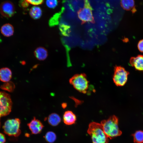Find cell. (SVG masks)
Here are the masks:
<instances>
[{
  "label": "cell",
  "instance_id": "cell-1",
  "mask_svg": "<svg viewBox=\"0 0 143 143\" xmlns=\"http://www.w3.org/2000/svg\"><path fill=\"white\" fill-rule=\"evenodd\" d=\"M101 124L105 133L109 139L114 138L120 136L122 134L118 127V118L115 115H112L107 119L102 120Z\"/></svg>",
  "mask_w": 143,
  "mask_h": 143
},
{
  "label": "cell",
  "instance_id": "cell-2",
  "mask_svg": "<svg viewBox=\"0 0 143 143\" xmlns=\"http://www.w3.org/2000/svg\"><path fill=\"white\" fill-rule=\"evenodd\" d=\"M87 133L91 136L92 143H108L109 139L101 124L95 122L89 124Z\"/></svg>",
  "mask_w": 143,
  "mask_h": 143
},
{
  "label": "cell",
  "instance_id": "cell-3",
  "mask_svg": "<svg viewBox=\"0 0 143 143\" xmlns=\"http://www.w3.org/2000/svg\"><path fill=\"white\" fill-rule=\"evenodd\" d=\"M70 83L79 92L85 93L89 87V81L86 74L84 73L74 75L69 80Z\"/></svg>",
  "mask_w": 143,
  "mask_h": 143
},
{
  "label": "cell",
  "instance_id": "cell-4",
  "mask_svg": "<svg viewBox=\"0 0 143 143\" xmlns=\"http://www.w3.org/2000/svg\"><path fill=\"white\" fill-rule=\"evenodd\" d=\"M20 123V121L18 118L7 120L3 126L5 133L9 136H18L21 133Z\"/></svg>",
  "mask_w": 143,
  "mask_h": 143
},
{
  "label": "cell",
  "instance_id": "cell-5",
  "mask_svg": "<svg viewBox=\"0 0 143 143\" xmlns=\"http://www.w3.org/2000/svg\"><path fill=\"white\" fill-rule=\"evenodd\" d=\"M77 13L78 17L81 21L82 24L87 22L94 23L92 8L88 0H84V7L80 8Z\"/></svg>",
  "mask_w": 143,
  "mask_h": 143
},
{
  "label": "cell",
  "instance_id": "cell-6",
  "mask_svg": "<svg viewBox=\"0 0 143 143\" xmlns=\"http://www.w3.org/2000/svg\"><path fill=\"white\" fill-rule=\"evenodd\" d=\"M12 105L10 95L5 92L0 91V117L9 114L11 111Z\"/></svg>",
  "mask_w": 143,
  "mask_h": 143
},
{
  "label": "cell",
  "instance_id": "cell-7",
  "mask_svg": "<svg viewBox=\"0 0 143 143\" xmlns=\"http://www.w3.org/2000/svg\"><path fill=\"white\" fill-rule=\"evenodd\" d=\"M114 71L113 80L114 83L118 86H124L127 82L129 73L120 66H116Z\"/></svg>",
  "mask_w": 143,
  "mask_h": 143
},
{
  "label": "cell",
  "instance_id": "cell-8",
  "mask_svg": "<svg viewBox=\"0 0 143 143\" xmlns=\"http://www.w3.org/2000/svg\"><path fill=\"white\" fill-rule=\"evenodd\" d=\"M13 4L10 1H5L0 5V13L3 17L7 18L11 17L15 13Z\"/></svg>",
  "mask_w": 143,
  "mask_h": 143
},
{
  "label": "cell",
  "instance_id": "cell-9",
  "mask_svg": "<svg viewBox=\"0 0 143 143\" xmlns=\"http://www.w3.org/2000/svg\"><path fill=\"white\" fill-rule=\"evenodd\" d=\"M27 125L32 133L35 135L40 133L44 127L41 122L35 117L27 124Z\"/></svg>",
  "mask_w": 143,
  "mask_h": 143
},
{
  "label": "cell",
  "instance_id": "cell-10",
  "mask_svg": "<svg viewBox=\"0 0 143 143\" xmlns=\"http://www.w3.org/2000/svg\"><path fill=\"white\" fill-rule=\"evenodd\" d=\"M129 63L136 70L143 71V55H138L136 57H131Z\"/></svg>",
  "mask_w": 143,
  "mask_h": 143
},
{
  "label": "cell",
  "instance_id": "cell-11",
  "mask_svg": "<svg viewBox=\"0 0 143 143\" xmlns=\"http://www.w3.org/2000/svg\"><path fill=\"white\" fill-rule=\"evenodd\" d=\"M76 120V116L72 111L68 110L65 112L63 115V120L65 124L72 125L75 123Z\"/></svg>",
  "mask_w": 143,
  "mask_h": 143
},
{
  "label": "cell",
  "instance_id": "cell-12",
  "mask_svg": "<svg viewBox=\"0 0 143 143\" xmlns=\"http://www.w3.org/2000/svg\"><path fill=\"white\" fill-rule=\"evenodd\" d=\"M12 73L10 69L3 68L0 69V80L3 82L9 81L11 78Z\"/></svg>",
  "mask_w": 143,
  "mask_h": 143
},
{
  "label": "cell",
  "instance_id": "cell-13",
  "mask_svg": "<svg viewBox=\"0 0 143 143\" xmlns=\"http://www.w3.org/2000/svg\"><path fill=\"white\" fill-rule=\"evenodd\" d=\"M34 53L35 57L39 60H45L48 56L47 51L45 48L39 47L35 50Z\"/></svg>",
  "mask_w": 143,
  "mask_h": 143
},
{
  "label": "cell",
  "instance_id": "cell-14",
  "mask_svg": "<svg viewBox=\"0 0 143 143\" xmlns=\"http://www.w3.org/2000/svg\"><path fill=\"white\" fill-rule=\"evenodd\" d=\"M1 33L5 37H9L13 34L14 30L12 25L9 23L3 25L1 27Z\"/></svg>",
  "mask_w": 143,
  "mask_h": 143
},
{
  "label": "cell",
  "instance_id": "cell-15",
  "mask_svg": "<svg viewBox=\"0 0 143 143\" xmlns=\"http://www.w3.org/2000/svg\"><path fill=\"white\" fill-rule=\"evenodd\" d=\"M47 121L48 123L52 126H55L58 125L61 121L60 117L56 113H52L48 117Z\"/></svg>",
  "mask_w": 143,
  "mask_h": 143
},
{
  "label": "cell",
  "instance_id": "cell-16",
  "mask_svg": "<svg viewBox=\"0 0 143 143\" xmlns=\"http://www.w3.org/2000/svg\"><path fill=\"white\" fill-rule=\"evenodd\" d=\"M31 17L34 19H37L41 16L42 11L41 8L39 7L34 6L32 7L29 11Z\"/></svg>",
  "mask_w": 143,
  "mask_h": 143
},
{
  "label": "cell",
  "instance_id": "cell-17",
  "mask_svg": "<svg viewBox=\"0 0 143 143\" xmlns=\"http://www.w3.org/2000/svg\"><path fill=\"white\" fill-rule=\"evenodd\" d=\"M134 0H121L120 5L124 10L129 11L132 10L135 7Z\"/></svg>",
  "mask_w": 143,
  "mask_h": 143
},
{
  "label": "cell",
  "instance_id": "cell-18",
  "mask_svg": "<svg viewBox=\"0 0 143 143\" xmlns=\"http://www.w3.org/2000/svg\"><path fill=\"white\" fill-rule=\"evenodd\" d=\"M132 135L135 143H143V131H136Z\"/></svg>",
  "mask_w": 143,
  "mask_h": 143
},
{
  "label": "cell",
  "instance_id": "cell-19",
  "mask_svg": "<svg viewBox=\"0 0 143 143\" xmlns=\"http://www.w3.org/2000/svg\"><path fill=\"white\" fill-rule=\"evenodd\" d=\"M15 87L14 83L12 82L9 81L5 82L0 87L2 89L10 92H13Z\"/></svg>",
  "mask_w": 143,
  "mask_h": 143
},
{
  "label": "cell",
  "instance_id": "cell-20",
  "mask_svg": "<svg viewBox=\"0 0 143 143\" xmlns=\"http://www.w3.org/2000/svg\"><path fill=\"white\" fill-rule=\"evenodd\" d=\"M44 138L46 140L48 143H53L56 140V136L54 132L49 131L46 133Z\"/></svg>",
  "mask_w": 143,
  "mask_h": 143
},
{
  "label": "cell",
  "instance_id": "cell-21",
  "mask_svg": "<svg viewBox=\"0 0 143 143\" xmlns=\"http://www.w3.org/2000/svg\"><path fill=\"white\" fill-rule=\"evenodd\" d=\"M58 3V0H46V4L47 6L50 8L56 7Z\"/></svg>",
  "mask_w": 143,
  "mask_h": 143
},
{
  "label": "cell",
  "instance_id": "cell-22",
  "mask_svg": "<svg viewBox=\"0 0 143 143\" xmlns=\"http://www.w3.org/2000/svg\"><path fill=\"white\" fill-rule=\"evenodd\" d=\"M60 30L62 33L65 35H67L69 33V26L64 24L60 26Z\"/></svg>",
  "mask_w": 143,
  "mask_h": 143
},
{
  "label": "cell",
  "instance_id": "cell-23",
  "mask_svg": "<svg viewBox=\"0 0 143 143\" xmlns=\"http://www.w3.org/2000/svg\"><path fill=\"white\" fill-rule=\"evenodd\" d=\"M29 3L31 5L36 6L42 4L44 0H25Z\"/></svg>",
  "mask_w": 143,
  "mask_h": 143
},
{
  "label": "cell",
  "instance_id": "cell-24",
  "mask_svg": "<svg viewBox=\"0 0 143 143\" xmlns=\"http://www.w3.org/2000/svg\"><path fill=\"white\" fill-rule=\"evenodd\" d=\"M137 48L140 51L143 53V39L139 41L137 44Z\"/></svg>",
  "mask_w": 143,
  "mask_h": 143
},
{
  "label": "cell",
  "instance_id": "cell-25",
  "mask_svg": "<svg viewBox=\"0 0 143 143\" xmlns=\"http://www.w3.org/2000/svg\"><path fill=\"white\" fill-rule=\"evenodd\" d=\"M6 139L4 135L0 133V143H5Z\"/></svg>",
  "mask_w": 143,
  "mask_h": 143
},
{
  "label": "cell",
  "instance_id": "cell-26",
  "mask_svg": "<svg viewBox=\"0 0 143 143\" xmlns=\"http://www.w3.org/2000/svg\"><path fill=\"white\" fill-rule=\"evenodd\" d=\"M62 106L63 108H65L66 106V104L65 103H62Z\"/></svg>",
  "mask_w": 143,
  "mask_h": 143
},
{
  "label": "cell",
  "instance_id": "cell-27",
  "mask_svg": "<svg viewBox=\"0 0 143 143\" xmlns=\"http://www.w3.org/2000/svg\"></svg>",
  "mask_w": 143,
  "mask_h": 143
}]
</instances>
